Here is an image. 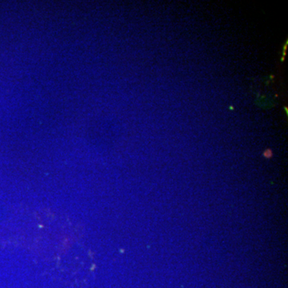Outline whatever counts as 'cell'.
Instances as JSON below:
<instances>
[{
  "label": "cell",
  "mask_w": 288,
  "mask_h": 288,
  "mask_svg": "<svg viewBox=\"0 0 288 288\" xmlns=\"http://www.w3.org/2000/svg\"><path fill=\"white\" fill-rule=\"evenodd\" d=\"M264 155L265 158H270L272 157V155H273V153H272V151H271V150L268 149L267 151H264Z\"/></svg>",
  "instance_id": "obj_1"
}]
</instances>
